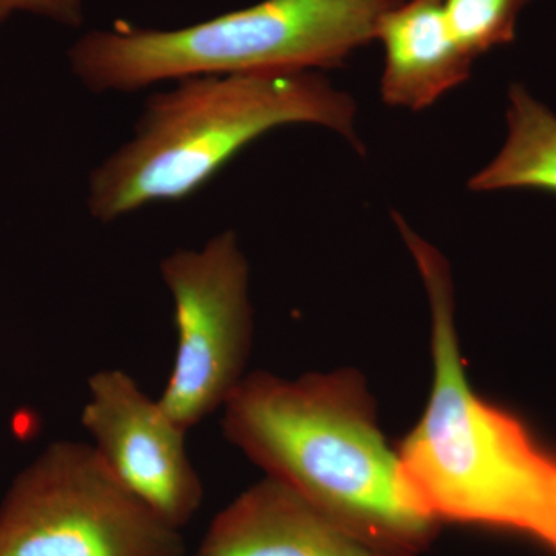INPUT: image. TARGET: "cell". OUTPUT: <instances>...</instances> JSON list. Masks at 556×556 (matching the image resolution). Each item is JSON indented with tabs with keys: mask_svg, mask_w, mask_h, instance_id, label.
I'll use <instances>...</instances> for the list:
<instances>
[{
	"mask_svg": "<svg viewBox=\"0 0 556 556\" xmlns=\"http://www.w3.org/2000/svg\"><path fill=\"white\" fill-rule=\"evenodd\" d=\"M160 276L174 302L177 354L159 401L189 431L223 409L247 378L254 331L249 263L239 236L225 230L166 255Z\"/></svg>",
	"mask_w": 556,
	"mask_h": 556,
	"instance_id": "cell-6",
	"label": "cell"
},
{
	"mask_svg": "<svg viewBox=\"0 0 556 556\" xmlns=\"http://www.w3.org/2000/svg\"><path fill=\"white\" fill-rule=\"evenodd\" d=\"M404 0H262L178 30L118 24L68 50L73 75L93 93H134L200 76L320 72L376 40Z\"/></svg>",
	"mask_w": 556,
	"mask_h": 556,
	"instance_id": "cell-4",
	"label": "cell"
},
{
	"mask_svg": "<svg viewBox=\"0 0 556 556\" xmlns=\"http://www.w3.org/2000/svg\"><path fill=\"white\" fill-rule=\"evenodd\" d=\"M450 30L464 50L481 54L510 46L517 38L519 16L530 0H441Z\"/></svg>",
	"mask_w": 556,
	"mask_h": 556,
	"instance_id": "cell-11",
	"label": "cell"
},
{
	"mask_svg": "<svg viewBox=\"0 0 556 556\" xmlns=\"http://www.w3.org/2000/svg\"><path fill=\"white\" fill-rule=\"evenodd\" d=\"M556 554V468L554 473V481H552L551 501H548V518L546 533H544L543 541Z\"/></svg>",
	"mask_w": 556,
	"mask_h": 556,
	"instance_id": "cell-13",
	"label": "cell"
},
{
	"mask_svg": "<svg viewBox=\"0 0 556 556\" xmlns=\"http://www.w3.org/2000/svg\"><path fill=\"white\" fill-rule=\"evenodd\" d=\"M195 556H375L308 501L266 477L219 510Z\"/></svg>",
	"mask_w": 556,
	"mask_h": 556,
	"instance_id": "cell-8",
	"label": "cell"
},
{
	"mask_svg": "<svg viewBox=\"0 0 556 556\" xmlns=\"http://www.w3.org/2000/svg\"><path fill=\"white\" fill-rule=\"evenodd\" d=\"M87 387L80 422L98 455L153 514L175 529L188 526L204 497L188 431L123 369H100Z\"/></svg>",
	"mask_w": 556,
	"mask_h": 556,
	"instance_id": "cell-7",
	"label": "cell"
},
{
	"mask_svg": "<svg viewBox=\"0 0 556 556\" xmlns=\"http://www.w3.org/2000/svg\"><path fill=\"white\" fill-rule=\"evenodd\" d=\"M380 98L390 108L422 112L467 83L473 58L450 30L441 0H404L380 20Z\"/></svg>",
	"mask_w": 556,
	"mask_h": 556,
	"instance_id": "cell-9",
	"label": "cell"
},
{
	"mask_svg": "<svg viewBox=\"0 0 556 556\" xmlns=\"http://www.w3.org/2000/svg\"><path fill=\"white\" fill-rule=\"evenodd\" d=\"M356 116L353 97L320 72L178 80L150 94L129 141L91 170L87 208L109 225L152 204L188 200L280 127H324L364 153Z\"/></svg>",
	"mask_w": 556,
	"mask_h": 556,
	"instance_id": "cell-3",
	"label": "cell"
},
{
	"mask_svg": "<svg viewBox=\"0 0 556 556\" xmlns=\"http://www.w3.org/2000/svg\"><path fill=\"white\" fill-rule=\"evenodd\" d=\"M16 13H30L76 28L83 25L84 0H0V27Z\"/></svg>",
	"mask_w": 556,
	"mask_h": 556,
	"instance_id": "cell-12",
	"label": "cell"
},
{
	"mask_svg": "<svg viewBox=\"0 0 556 556\" xmlns=\"http://www.w3.org/2000/svg\"><path fill=\"white\" fill-rule=\"evenodd\" d=\"M233 447L375 556H417L439 519L409 486L356 371L247 376L225 407Z\"/></svg>",
	"mask_w": 556,
	"mask_h": 556,
	"instance_id": "cell-1",
	"label": "cell"
},
{
	"mask_svg": "<svg viewBox=\"0 0 556 556\" xmlns=\"http://www.w3.org/2000/svg\"><path fill=\"white\" fill-rule=\"evenodd\" d=\"M507 135L495 159L468 181L471 192L540 190L556 195V115L525 84L508 87Z\"/></svg>",
	"mask_w": 556,
	"mask_h": 556,
	"instance_id": "cell-10",
	"label": "cell"
},
{
	"mask_svg": "<svg viewBox=\"0 0 556 556\" xmlns=\"http://www.w3.org/2000/svg\"><path fill=\"white\" fill-rule=\"evenodd\" d=\"M0 556H186V541L93 445L56 441L22 468L0 501Z\"/></svg>",
	"mask_w": 556,
	"mask_h": 556,
	"instance_id": "cell-5",
	"label": "cell"
},
{
	"mask_svg": "<svg viewBox=\"0 0 556 556\" xmlns=\"http://www.w3.org/2000/svg\"><path fill=\"white\" fill-rule=\"evenodd\" d=\"M393 219L426 287L434 364L426 413L399 450L404 477L439 521L543 541L556 457L521 420L475 393L460 357L447 260L396 212Z\"/></svg>",
	"mask_w": 556,
	"mask_h": 556,
	"instance_id": "cell-2",
	"label": "cell"
}]
</instances>
